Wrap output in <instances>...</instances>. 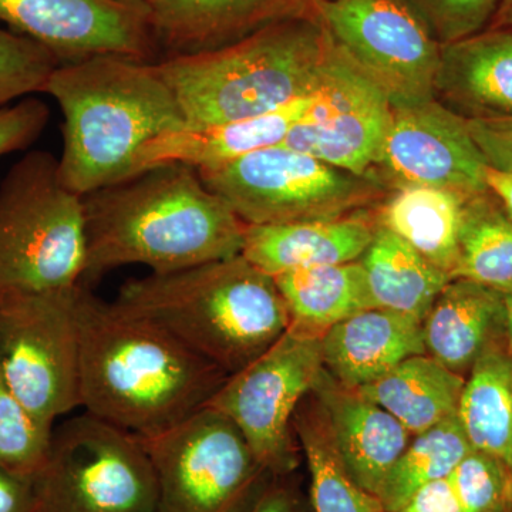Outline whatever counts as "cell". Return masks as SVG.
Returning a JSON list of instances; mask_svg holds the SVG:
<instances>
[{
  "label": "cell",
  "instance_id": "cell-1",
  "mask_svg": "<svg viewBox=\"0 0 512 512\" xmlns=\"http://www.w3.org/2000/svg\"><path fill=\"white\" fill-rule=\"evenodd\" d=\"M80 409L137 437H151L204 409L228 379L156 323L76 291Z\"/></svg>",
  "mask_w": 512,
  "mask_h": 512
},
{
  "label": "cell",
  "instance_id": "cell-2",
  "mask_svg": "<svg viewBox=\"0 0 512 512\" xmlns=\"http://www.w3.org/2000/svg\"><path fill=\"white\" fill-rule=\"evenodd\" d=\"M90 286L113 269L143 265L170 274L241 255L244 224L184 164L148 167L82 195Z\"/></svg>",
  "mask_w": 512,
  "mask_h": 512
},
{
  "label": "cell",
  "instance_id": "cell-3",
  "mask_svg": "<svg viewBox=\"0 0 512 512\" xmlns=\"http://www.w3.org/2000/svg\"><path fill=\"white\" fill-rule=\"evenodd\" d=\"M43 93L62 110L60 177L79 195L131 177L141 148L187 127L156 63L103 55L59 64Z\"/></svg>",
  "mask_w": 512,
  "mask_h": 512
},
{
  "label": "cell",
  "instance_id": "cell-4",
  "mask_svg": "<svg viewBox=\"0 0 512 512\" xmlns=\"http://www.w3.org/2000/svg\"><path fill=\"white\" fill-rule=\"evenodd\" d=\"M335 47L313 10L217 49L168 56L156 66L187 127L201 128L262 116L318 92Z\"/></svg>",
  "mask_w": 512,
  "mask_h": 512
},
{
  "label": "cell",
  "instance_id": "cell-5",
  "mask_svg": "<svg viewBox=\"0 0 512 512\" xmlns=\"http://www.w3.org/2000/svg\"><path fill=\"white\" fill-rule=\"evenodd\" d=\"M116 305L156 323L228 376L291 326L275 279L242 255L121 285Z\"/></svg>",
  "mask_w": 512,
  "mask_h": 512
},
{
  "label": "cell",
  "instance_id": "cell-6",
  "mask_svg": "<svg viewBox=\"0 0 512 512\" xmlns=\"http://www.w3.org/2000/svg\"><path fill=\"white\" fill-rule=\"evenodd\" d=\"M86 255L82 195L64 185L59 158L30 151L0 181V293L79 285Z\"/></svg>",
  "mask_w": 512,
  "mask_h": 512
},
{
  "label": "cell",
  "instance_id": "cell-7",
  "mask_svg": "<svg viewBox=\"0 0 512 512\" xmlns=\"http://www.w3.org/2000/svg\"><path fill=\"white\" fill-rule=\"evenodd\" d=\"M198 174L245 225L348 217L369 211L389 191L375 178L340 170L284 144Z\"/></svg>",
  "mask_w": 512,
  "mask_h": 512
},
{
  "label": "cell",
  "instance_id": "cell-8",
  "mask_svg": "<svg viewBox=\"0 0 512 512\" xmlns=\"http://www.w3.org/2000/svg\"><path fill=\"white\" fill-rule=\"evenodd\" d=\"M138 439L156 476L157 512H244L272 478L244 434L212 407Z\"/></svg>",
  "mask_w": 512,
  "mask_h": 512
},
{
  "label": "cell",
  "instance_id": "cell-9",
  "mask_svg": "<svg viewBox=\"0 0 512 512\" xmlns=\"http://www.w3.org/2000/svg\"><path fill=\"white\" fill-rule=\"evenodd\" d=\"M40 512H157L153 466L134 434L84 412L53 430Z\"/></svg>",
  "mask_w": 512,
  "mask_h": 512
},
{
  "label": "cell",
  "instance_id": "cell-10",
  "mask_svg": "<svg viewBox=\"0 0 512 512\" xmlns=\"http://www.w3.org/2000/svg\"><path fill=\"white\" fill-rule=\"evenodd\" d=\"M79 285L0 293V375L37 419L52 426L80 407Z\"/></svg>",
  "mask_w": 512,
  "mask_h": 512
},
{
  "label": "cell",
  "instance_id": "cell-11",
  "mask_svg": "<svg viewBox=\"0 0 512 512\" xmlns=\"http://www.w3.org/2000/svg\"><path fill=\"white\" fill-rule=\"evenodd\" d=\"M322 336L289 326L258 359L228 376L207 404L238 427L272 477L298 466L293 417L325 369Z\"/></svg>",
  "mask_w": 512,
  "mask_h": 512
},
{
  "label": "cell",
  "instance_id": "cell-12",
  "mask_svg": "<svg viewBox=\"0 0 512 512\" xmlns=\"http://www.w3.org/2000/svg\"><path fill=\"white\" fill-rule=\"evenodd\" d=\"M313 10L393 107L436 99L441 46L397 0H313Z\"/></svg>",
  "mask_w": 512,
  "mask_h": 512
},
{
  "label": "cell",
  "instance_id": "cell-13",
  "mask_svg": "<svg viewBox=\"0 0 512 512\" xmlns=\"http://www.w3.org/2000/svg\"><path fill=\"white\" fill-rule=\"evenodd\" d=\"M392 111L382 87L336 43L328 79L308 113L292 127L282 144L332 167L370 177Z\"/></svg>",
  "mask_w": 512,
  "mask_h": 512
},
{
  "label": "cell",
  "instance_id": "cell-14",
  "mask_svg": "<svg viewBox=\"0 0 512 512\" xmlns=\"http://www.w3.org/2000/svg\"><path fill=\"white\" fill-rule=\"evenodd\" d=\"M485 163L467 119L434 99L393 107L392 121L370 177L389 190L441 188L463 197L488 191Z\"/></svg>",
  "mask_w": 512,
  "mask_h": 512
},
{
  "label": "cell",
  "instance_id": "cell-15",
  "mask_svg": "<svg viewBox=\"0 0 512 512\" xmlns=\"http://www.w3.org/2000/svg\"><path fill=\"white\" fill-rule=\"evenodd\" d=\"M0 25L59 64L114 55L150 62L156 39L136 0H0Z\"/></svg>",
  "mask_w": 512,
  "mask_h": 512
},
{
  "label": "cell",
  "instance_id": "cell-16",
  "mask_svg": "<svg viewBox=\"0 0 512 512\" xmlns=\"http://www.w3.org/2000/svg\"><path fill=\"white\" fill-rule=\"evenodd\" d=\"M319 400L333 446L352 480L379 497L387 474L412 434L392 414L349 389L323 369L312 392Z\"/></svg>",
  "mask_w": 512,
  "mask_h": 512
},
{
  "label": "cell",
  "instance_id": "cell-17",
  "mask_svg": "<svg viewBox=\"0 0 512 512\" xmlns=\"http://www.w3.org/2000/svg\"><path fill=\"white\" fill-rule=\"evenodd\" d=\"M154 39L174 55L228 45L262 26L313 12V0H136Z\"/></svg>",
  "mask_w": 512,
  "mask_h": 512
},
{
  "label": "cell",
  "instance_id": "cell-18",
  "mask_svg": "<svg viewBox=\"0 0 512 512\" xmlns=\"http://www.w3.org/2000/svg\"><path fill=\"white\" fill-rule=\"evenodd\" d=\"M369 215L363 211L333 220L247 225L241 255L271 276L359 261L377 228Z\"/></svg>",
  "mask_w": 512,
  "mask_h": 512
},
{
  "label": "cell",
  "instance_id": "cell-19",
  "mask_svg": "<svg viewBox=\"0 0 512 512\" xmlns=\"http://www.w3.org/2000/svg\"><path fill=\"white\" fill-rule=\"evenodd\" d=\"M436 99L467 120L512 117V26L441 46Z\"/></svg>",
  "mask_w": 512,
  "mask_h": 512
},
{
  "label": "cell",
  "instance_id": "cell-20",
  "mask_svg": "<svg viewBox=\"0 0 512 512\" xmlns=\"http://www.w3.org/2000/svg\"><path fill=\"white\" fill-rule=\"evenodd\" d=\"M318 92L251 119L201 128L184 127L165 133L141 148L134 174L161 164H184L198 171L214 170L254 151L279 146L292 127L308 113Z\"/></svg>",
  "mask_w": 512,
  "mask_h": 512
},
{
  "label": "cell",
  "instance_id": "cell-21",
  "mask_svg": "<svg viewBox=\"0 0 512 512\" xmlns=\"http://www.w3.org/2000/svg\"><path fill=\"white\" fill-rule=\"evenodd\" d=\"M421 323L383 308L356 313L322 336L323 367L349 389L376 382L403 360L426 355Z\"/></svg>",
  "mask_w": 512,
  "mask_h": 512
},
{
  "label": "cell",
  "instance_id": "cell-22",
  "mask_svg": "<svg viewBox=\"0 0 512 512\" xmlns=\"http://www.w3.org/2000/svg\"><path fill=\"white\" fill-rule=\"evenodd\" d=\"M421 326L427 355L466 377L485 352L505 345L504 293L468 279H451Z\"/></svg>",
  "mask_w": 512,
  "mask_h": 512
},
{
  "label": "cell",
  "instance_id": "cell-23",
  "mask_svg": "<svg viewBox=\"0 0 512 512\" xmlns=\"http://www.w3.org/2000/svg\"><path fill=\"white\" fill-rule=\"evenodd\" d=\"M467 198L441 188H399L377 208L376 222L453 279Z\"/></svg>",
  "mask_w": 512,
  "mask_h": 512
},
{
  "label": "cell",
  "instance_id": "cell-24",
  "mask_svg": "<svg viewBox=\"0 0 512 512\" xmlns=\"http://www.w3.org/2000/svg\"><path fill=\"white\" fill-rule=\"evenodd\" d=\"M464 383L466 377L426 353L403 360L376 382L355 390L417 436L457 414Z\"/></svg>",
  "mask_w": 512,
  "mask_h": 512
},
{
  "label": "cell",
  "instance_id": "cell-25",
  "mask_svg": "<svg viewBox=\"0 0 512 512\" xmlns=\"http://www.w3.org/2000/svg\"><path fill=\"white\" fill-rule=\"evenodd\" d=\"M272 278L288 308L291 326L318 335L356 313L377 308L360 261L296 269Z\"/></svg>",
  "mask_w": 512,
  "mask_h": 512
},
{
  "label": "cell",
  "instance_id": "cell-26",
  "mask_svg": "<svg viewBox=\"0 0 512 512\" xmlns=\"http://www.w3.org/2000/svg\"><path fill=\"white\" fill-rule=\"evenodd\" d=\"M359 261L365 268L377 308L403 313L421 322L451 281L446 272L380 225Z\"/></svg>",
  "mask_w": 512,
  "mask_h": 512
},
{
  "label": "cell",
  "instance_id": "cell-27",
  "mask_svg": "<svg viewBox=\"0 0 512 512\" xmlns=\"http://www.w3.org/2000/svg\"><path fill=\"white\" fill-rule=\"evenodd\" d=\"M474 450L497 457L512 470V353L485 352L470 370L457 410Z\"/></svg>",
  "mask_w": 512,
  "mask_h": 512
},
{
  "label": "cell",
  "instance_id": "cell-28",
  "mask_svg": "<svg viewBox=\"0 0 512 512\" xmlns=\"http://www.w3.org/2000/svg\"><path fill=\"white\" fill-rule=\"evenodd\" d=\"M453 279L512 289V222L490 190L464 201Z\"/></svg>",
  "mask_w": 512,
  "mask_h": 512
},
{
  "label": "cell",
  "instance_id": "cell-29",
  "mask_svg": "<svg viewBox=\"0 0 512 512\" xmlns=\"http://www.w3.org/2000/svg\"><path fill=\"white\" fill-rule=\"evenodd\" d=\"M292 427L308 461L315 512H386L379 497L363 490L343 467L318 407L299 404Z\"/></svg>",
  "mask_w": 512,
  "mask_h": 512
},
{
  "label": "cell",
  "instance_id": "cell-30",
  "mask_svg": "<svg viewBox=\"0 0 512 512\" xmlns=\"http://www.w3.org/2000/svg\"><path fill=\"white\" fill-rule=\"evenodd\" d=\"M471 450L457 414L413 436L380 490L384 510H396L424 485L446 480Z\"/></svg>",
  "mask_w": 512,
  "mask_h": 512
},
{
  "label": "cell",
  "instance_id": "cell-31",
  "mask_svg": "<svg viewBox=\"0 0 512 512\" xmlns=\"http://www.w3.org/2000/svg\"><path fill=\"white\" fill-rule=\"evenodd\" d=\"M55 426L37 419L0 375V467L39 476L49 458Z\"/></svg>",
  "mask_w": 512,
  "mask_h": 512
},
{
  "label": "cell",
  "instance_id": "cell-32",
  "mask_svg": "<svg viewBox=\"0 0 512 512\" xmlns=\"http://www.w3.org/2000/svg\"><path fill=\"white\" fill-rule=\"evenodd\" d=\"M448 481L461 512H512V470L497 457L473 448Z\"/></svg>",
  "mask_w": 512,
  "mask_h": 512
},
{
  "label": "cell",
  "instance_id": "cell-33",
  "mask_svg": "<svg viewBox=\"0 0 512 512\" xmlns=\"http://www.w3.org/2000/svg\"><path fill=\"white\" fill-rule=\"evenodd\" d=\"M57 66L45 47L0 25V107L43 93Z\"/></svg>",
  "mask_w": 512,
  "mask_h": 512
},
{
  "label": "cell",
  "instance_id": "cell-34",
  "mask_svg": "<svg viewBox=\"0 0 512 512\" xmlns=\"http://www.w3.org/2000/svg\"><path fill=\"white\" fill-rule=\"evenodd\" d=\"M440 46L460 42L493 23L501 0H397Z\"/></svg>",
  "mask_w": 512,
  "mask_h": 512
},
{
  "label": "cell",
  "instance_id": "cell-35",
  "mask_svg": "<svg viewBox=\"0 0 512 512\" xmlns=\"http://www.w3.org/2000/svg\"><path fill=\"white\" fill-rule=\"evenodd\" d=\"M49 120V106L33 96L0 107V158L32 146Z\"/></svg>",
  "mask_w": 512,
  "mask_h": 512
},
{
  "label": "cell",
  "instance_id": "cell-36",
  "mask_svg": "<svg viewBox=\"0 0 512 512\" xmlns=\"http://www.w3.org/2000/svg\"><path fill=\"white\" fill-rule=\"evenodd\" d=\"M467 127L488 167L512 171V117L467 120Z\"/></svg>",
  "mask_w": 512,
  "mask_h": 512
},
{
  "label": "cell",
  "instance_id": "cell-37",
  "mask_svg": "<svg viewBox=\"0 0 512 512\" xmlns=\"http://www.w3.org/2000/svg\"><path fill=\"white\" fill-rule=\"evenodd\" d=\"M0 512H40L37 476L0 467Z\"/></svg>",
  "mask_w": 512,
  "mask_h": 512
},
{
  "label": "cell",
  "instance_id": "cell-38",
  "mask_svg": "<svg viewBox=\"0 0 512 512\" xmlns=\"http://www.w3.org/2000/svg\"><path fill=\"white\" fill-rule=\"evenodd\" d=\"M390 512H461L450 481H434L424 485L404 501L399 508Z\"/></svg>",
  "mask_w": 512,
  "mask_h": 512
},
{
  "label": "cell",
  "instance_id": "cell-39",
  "mask_svg": "<svg viewBox=\"0 0 512 512\" xmlns=\"http://www.w3.org/2000/svg\"><path fill=\"white\" fill-rule=\"evenodd\" d=\"M281 478L269 480L244 512H302L295 494L281 483Z\"/></svg>",
  "mask_w": 512,
  "mask_h": 512
},
{
  "label": "cell",
  "instance_id": "cell-40",
  "mask_svg": "<svg viewBox=\"0 0 512 512\" xmlns=\"http://www.w3.org/2000/svg\"><path fill=\"white\" fill-rule=\"evenodd\" d=\"M485 183L512 222V171L495 170L487 165Z\"/></svg>",
  "mask_w": 512,
  "mask_h": 512
},
{
  "label": "cell",
  "instance_id": "cell-41",
  "mask_svg": "<svg viewBox=\"0 0 512 512\" xmlns=\"http://www.w3.org/2000/svg\"><path fill=\"white\" fill-rule=\"evenodd\" d=\"M503 26H512V0H501L497 15L488 28H503Z\"/></svg>",
  "mask_w": 512,
  "mask_h": 512
},
{
  "label": "cell",
  "instance_id": "cell-42",
  "mask_svg": "<svg viewBox=\"0 0 512 512\" xmlns=\"http://www.w3.org/2000/svg\"><path fill=\"white\" fill-rule=\"evenodd\" d=\"M504 293L505 306V346L512 353V289Z\"/></svg>",
  "mask_w": 512,
  "mask_h": 512
}]
</instances>
